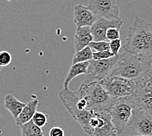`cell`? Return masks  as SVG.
<instances>
[{
	"label": "cell",
	"mask_w": 152,
	"mask_h": 136,
	"mask_svg": "<svg viewBox=\"0 0 152 136\" xmlns=\"http://www.w3.org/2000/svg\"><path fill=\"white\" fill-rule=\"evenodd\" d=\"M125 51L146 60L152 58V23L136 16L134 23L128 28Z\"/></svg>",
	"instance_id": "1"
},
{
	"label": "cell",
	"mask_w": 152,
	"mask_h": 136,
	"mask_svg": "<svg viewBox=\"0 0 152 136\" xmlns=\"http://www.w3.org/2000/svg\"><path fill=\"white\" fill-rule=\"evenodd\" d=\"M150 61L124 50L119 54L111 75L136 81L150 71Z\"/></svg>",
	"instance_id": "2"
},
{
	"label": "cell",
	"mask_w": 152,
	"mask_h": 136,
	"mask_svg": "<svg viewBox=\"0 0 152 136\" xmlns=\"http://www.w3.org/2000/svg\"><path fill=\"white\" fill-rule=\"evenodd\" d=\"M63 105L70 115L88 135L93 134L90 128V121L95 112L87 110V102L80 96L78 91L62 90L58 94Z\"/></svg>",
	"instance_id": "3"
},
{
	"label": "cell",
	"mask_w": 152,
	"mask_h": 136,
	"mask_svg": "<svg viewBox=\"0 0 152 136\" xmlns=\"http://www.w3.org/2000/svg\"><path fill=\"white\" fill-rule=\"evenodd\" d=\"M78 92L86 101L87 110L91 111H108L115 101L107 94L99 81H85Z\"/></svg>",
	"instance_id": "4"
},
{
	"label": "cell",
	"mask_w": 152,
	"mask_h": 136,
	"mask_svg": "<svg viewBox=\"0 0 152 136\" xmlns=\"http://www.w3.org/2000/svg\"><path fill=\"white\" fill-rule=\"evenodd\" d=\"M134 107L131 96L115 100L108 110L111 120L117 130L118 136H123L131 117L132 111Z\"/></svg>",
	"instance_id": "5"
},
{
	"label": "cell",
	"mask_w": 152,
	"mask_h": 136,
	"mask_svg": "<svg viewBox=\"0 0 152 136\" xmlns=\"http://www.w3.org/2000/svg\"><path fill=\"white\" fill-rule=\"evenodd\" d=\"M99 83L107 94L115 100L132 96L136 89L134 81L111 75Z\"/></svg>",
	"instance_id": "6"
},
{
	"label": "cell",
	"mask_w": 152,
	"mask_h": 136,
	"mask_svg": "<svg viewBox=\"0 0 152 136\" xmlns=\"http://www.w3.org/2000/svg\"><path fill=\"white\" fill-rule=\"evenodd\" d=\"M135 83L136 89L131 96L134 107H140L152 115V73L148 72Z\"/></svg>",
	"instance_id": "7"
},
{
	"label": "cell",
	"mask_w": 152,
	"mask_h": 136,
	"mask_svg": "<svg viewBox=\"0 0 152 136\" xmlns=\"http://www.w3.org/2000/svg\"><path fill=\"white\" fill-rule=\"evenodd\" d=\"M118 55L106 60H91L86 74L87 80L100 82L108 77L118 62Z\"/></svg>",
	"instance_id": "8"
},
{
	"label": "cell",
	"mask_w": 152,
	"mask_h": 136,
	"mask_svg": "<svg viewBox=\"0 0 152 136\" xmlns=\"http://www.w3.org/2000/svg\"><path fill=\"white\" fill-rule=\"evenodd\" d=\"M127 126L139 135L152 136V115L143 109L135 107Z\"/></svg>",
	"instance_id": "9"
},
{
	"label": "cell",
	"mask_w": 152,
	"mask_h": 136,
	"mask_svg": "<svg viewBox=\"0 0 152 136\" xmlns=\"http://www.w3.org/2000/svg\"><path fill=\"white\" fill-rule=\"evenodd\" d=\"M87 7L98 18L107 20L120 18V8L116 0H90Z\"/></svg>",
	"instance_id": "10"
},
{
	"label": "cell",
	"mask_w": 152,
	"mask_h": 136,
	"mask_svg": "<svg viewBox=\"0 0 152 136\" xmlns=\"http://www.w3.org/2000/svg\"><path fill=\"white\" fill-rule=\"evenodd\" d=\"M123 24L121 18L117 20H107L103 18H98L94 24L91 26V33L93 35V41H108L107 40L106 33L110 28H115L120 30Z\"/></svg>",
	"instance_id": "11"
},
{
	"label": "cell",
	"mask_w": 152,
	"mask_h": 136,
	"mask_svg": "<svg viewBox=\"0 0 152 136\" xmlns=\"http://www.w3.org/2000/svg\"><path fill=\"white\" fill-rule=\"evenodd\" d=\"M98 17L87 6L82 4L76 5L74 11V23L77 28L91 27L96 20Z\"/></svg>",
	"instance_id": "12"
},
{
	"label": "cell",
	"mask_w": 152,
	"mask_h": 136,
	"mask_svg": "<svg viewBox=\"0 0 152 136\" xmlns=\"http://www.w3.org/2000/svg\"><path fill=\"white\" fill-rule=\"evenodd\" d=\"M99 122L93 132L94 136H118L117 130L107 111L97 112Z\"/></svg>",
	"instance_id": "13"
},
{
	"label": "cell",
	"mask_w": 152,
	"mask_h": 136,
	"mask_svg": "<svg viewBox=\"0 0 152 136\" xmlns=\"http://www.w3.org/2000/svg\"><path fill=\"white\" fill-rule=\"evenodd\" d=\"M93 41V37L91 33V27L85 26L76 28L74 36V47L75 52H77L88 47Z\"/></svg>",
	"instance_id": "14"
},
{
	"label": "cell",
	"mask_w": 152,
	"mask_h": 136,
	"mask_svg": "<svg viewBox=\"0 0 152 136\" xmlns=\"http://www.w3.org/2000/svg\"><path fill=\"white\" fill-rule=\"evenodd\" d=\"M39 104L37 100H31L26 104L18 117L15 119V124L20 126L30 121L34 114L37 111V107Z\"/></svg>",
	"instance_id": "15"
},
{
	"label": "cell",
	"mask_w": 152,
	"mask_h": 136,
	"mask_svg": "<svg viewBox=\"0 0 152 136\" xmlns=\"http://www.w3.org/2000/svg\"><path fill=\"white\" fill-rule=\"evenodd\" d=\"M89 62L90 61L72 64L70 69H69L68 73L65 79L64 84H63V87H64V90L69 89V83L74 78L80 75L87 74V69L88 65H89Z\"/></svg>",
	"instance_id": "16"
},
{
	"label": "cell",
	"mask_w": 152,
	"mask_h": 136,
	"mask_svg": "<svg viewBox=\"0 0 152 136\" xmlns=\"http://www.w3.org/2000/svg\"><path fill=\"white\" fill-rule=\"evenodd\" d=\"M26 104L17 100L14 95L11 94H7L4 99L5 108L7 109L8 111L11 114L15 120L18 117Z\"/></svg>",
	"instance_id": "17"
},
{
	"label": "cell",
	"mask_w": 152,
	"mask_h": 136,
	"mask_svg": "<svg viewBox=\"0 0 152 136\" xmlns=\"http://www.w3.org/2000/svg\"><path fill=\"white\" fill-rule=\"evenodd\" d=\"M21 136H44L42 129L30 121L20 126Z\"/></svg>",
	"instance_id": "18"
},
{
	"label": "cell",
	"mask_w": 152,
	"mask_h": 136,
	"mask_svg": "<svg viewBox=\"0 0 152 136\" xmlns=\"http://www.w3.org/2000/svg\"><path fill=\"white\" fill-rule=\"evenodd\" d=\"M93 51L89 46L86 47L85 48L75 52V55L73 57L72 64H77V63L88 62L93 60Z\"/></svg>",
	"instance_id": "19"
},
{
	"label": "cell",
	"mask_w": 152,
	"mask_h": 136,
	"mask_svg": "<svg viewBox=\"0 0 152 136\" xmlns=\"http://www.w3.org/2000/svg\"><path fill=\"white\" fill-rule=\"evenodd\" d=\"M31 121L37 127L42 128L47 124V116L42 112L36 111L31 119Z\"/></svg>",
	"instance_id": "20"
},
{
	"label": "cell",
	"mask_w": 152,
	"mask_h": 136,
	"mask_svg": "<svg viewBox=\"0 0 152 136\" xmlns=\"http://www.w3.org/2000/svg\"><path fill=\"white\" fill-rule=\"evenodd\" d=\"M88 46L92 50H94L96 52L110 50V43L107 41H93Z\"/></svg>",
	"instance_id": "21"
},
{
	"label": "cell",
	"mask_w": 152,
	"mask_h": 136,
	"mask_svg": "<svg viewBox=\"0 0 152 136\" xmlns=\"http://www.w3.org/2000/svg\"><path fill=\"white\" fill-rule=\"evenodd\" d=\"M12 61V56L10 52L7 50H3L0 52V65L1 67H5L11 64Z\"/></svg>",
	"instance_id": "22"
},
{
	"label": "cell",
	"mask_w": 152,
	"mask_h": 136,
	"mask_svg": "<svg viewBox=\"0 0 152 136\" xmlns=\"http://www.w3.org/2000/svg\"><path fill=\"white\" fill-rule=\"evenodd\" d=\"M110 43V51L114 56H118L119 55V50L121 47V40L120 39H115L109 41Z\"/></svg>",
	"instance_id": "23"
},
{
	"label": "cell",
	"mask_w": 152,
	"mask_h": 136,
	"mask_svg": "<svg viewBox=\"0 0 152 136\" xmlns=\"http://www.w3.org/2000/svg\"><path fill=\"white\" fill-rule=\"evenodd\" d=\"M114 56L113 54L110 50H104V51L99 52H93V60H106L109 59Z\"/></svg>",
	"instance_id": "24"
},
{
	"label": "cell",
	"mask_w": 152,
	"mask_h": 136,
	"mask_svg": "<svg viewBox=\"0 0 152 136\" xmlns=\"http://www.w3.org/2000/svg\"><path fill=\"white\" fill-rule=\"evenodd\" d=\"M106 37L108 41L120 39V31L119 30L115 28H110L107 30Z\"/></svg>",
	"instance_id": "25"
},
{
	"label": "cell",
	"mask_w": 152,
	"mask_h": 136,
	"mask_svg": "<svg viewBox=\"0 0 152 136\" xmlns=\"http://www.w3.org/2000/svg\"><path fill=\"white\" fill-rule=\"evenodd\" d=\"M64 131L63 129L58 126L53 127L49 132V136H64Z\"/></svg>",
	"instance_id": "26"
},
{
	"label": "cell",
	"mask_w": 152,
	"mask_h": 136,
	"mask_svg": "<svg viewBox=\"0 0 152 136\" xmlns=\"http://www.w3.org/2000/svg\"><path fill=\"white\" fill-rule=\"evenodd\" d=\"M133 136H145V135H133Z\"/></svg>",
	"instance_id": "27"
},
{
	"label": "cell",
	"mask_w": 152,
	"mask_h": 136,
	"mask_svg": "<svg viewBox=\"0 0 152 136\" xmlns=\"http://www.w3.org/2000/svg\"><path fill=\"white\" fill-rule=\"evenodd\" d=\"M1 69H2V67H1V65H0V71H1Z\"/></svg>",
	"instance_id": "28"
},
{
	"label": "cell",
	"mask_w": 152,
	"mask_h": 136,
	"mask_svg": "<svg viewBox=\"0 0 152 136\" xmlns=\"http://www.w3.org/2000/svg\"><path fill=\"white\" fill-rule=\"evenodd\" d=\"M150 71L152 73V65H151V69H150Z\"/></svg>",
	"instance_id": "29"
}]
</instances>
